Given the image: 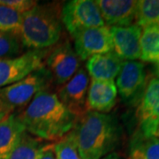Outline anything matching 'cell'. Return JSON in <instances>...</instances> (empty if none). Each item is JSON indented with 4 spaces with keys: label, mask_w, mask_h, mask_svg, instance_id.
<instances>
[{
    "label": "cell",
    "mask_w": 159,
    "mask_h": 159,
    "mask_svg": "<svg viewBox=\"0 0 159 159\" xmlns=\"http://www.w3.org/2000/svg\"><path fill=\"white\" fill-rule=\"evenodd\" d=\"M61 8L59 3L37 4L23 14L18 35L23 48L43 51L57 44L63 32Z\"/></svg>",
    "instance_id": "3"
},
{
    "label": "cell",
    "mask_w": 159,
    "mask_h": 159,
    "mask_svg": "<svg viewBox=\"0 0 159 159\" xmlns=\"http://www.w3.org/2000/svg\"><path fill=\"white\" fill-rule=\"evenodd\" d=\"M70 134L81 159H102L118 145L121 130L115 118L88 111L76 119Z\"/></svg>",
    "instance_id": "2"
},
{
    "label": "cell",
    "mask_w": 159,
    "mask_h": 159,
    "mask_svg": "<svg viewBox=\"0 0 159 159\" xmlns=\"http://www.w3.org/2000/svg\"><path fill=\"white\" fill-rule=\"evenodd\" d=\"M102 159H120L119 157V155L118 153H110L107 156H105L104 157H102Z\"/></svg>",
    "instance_id": "28"
},
{
    "label": "cell",
    "mask_w": 159,
    "mask_h": 159,
    "mask_svg": "<svg viewBox=\"0 0 159 159\" xmlns=\"http://www.w3.org/2000/svg\"><path fill=\"white\" fill-rule=\"evenodd\" d=\"M74 51L80 60H88L95 55L113 51V44L107 26L89 28L75 34Z\"/></svg>",
    "instance_id": "10"
},
{
    "label": "cell",
    "mask_w": 159,
    "mask_h": 159,
    "mask_svg": "<svg viewBox=\"0 0 159 159\" xmlns=\"http://www.w3.org/2000/svg\"><path fill=\"white\" fill-rule=\"evenodd\" d=\"M134 146L141 150L146 159H159V138L157 137L140 139Z\"/></svg>",
    "instance_id": "23"
},
{
    "label": "cell",
    "mask_w": 159,
    "mask_h": 159,
    "mask_svg": "<svg viewBox=\"0 0 159 159\" xmlns=\"http://www.w3.org/2000/svg\"><path fill=\"white\" fill-rule=\"evenodd\" d=\"M52 82L51 74L43 66L16 83L0 89V99L14 111L29 105L37 94L47 90Z\"/></svg>",
    "instance_id": "4"
},
{
    "label": "cell",
    "mask_w": 159,
    "mask_h": 159,
    "mask_svg": "<svg viewBox=\"0 0 159 159\" xmlns=\"http://www.w3.org/2000/svg\"><path fill=\"white\" fill-rule=\"evenodd\" d=\"M37 4V1L34 0H0L1 6L11 8L22 14L33 9Z\"/></svg>",
    "instance_id": "24"
},
{
    "label": "cell",
    "mask_w": 159,
    "mask_h": 159,
    "mask_svg": "<svg viewBox=\"0 0 159 159\" xmlns=\"http://www.w3.org/2000/svg\"><path fill=\"white\" fill-rule=\"evenodd\" d=\"M122 65V59L111 51L89 57L86 67L92 80H113L119 75Z\"/></svg>",
    "instance_id": "15"
},
{
    "label": "cell",
    "mask_w": 159,
    "mask_h": 159,
    "mask_svg": "<svg viewBox=\"0 0 159 159\" xmlns=\"http://www.w3.org/2000/svg\"><path fill=\"white\" fill-rule=\"evenodd\" d=\"M61 19L72 37L86 29L105 26L99 7L93 0L65 2L61 8Z\"/></svg>",
    "instance_id": "5"
},
{
    "label": "cell",
    "mask_w": 159,
    "mask_h": 159,
    "mask_svg": "<svg viewBox=\"0 0 159 159\" xmlns=\"http://www.w3.org/2000/svg\"><path fill=\"white\" fill-rule=\"evenodd\" d=\"M39 159H57L53 149V144L44 145L42 148V152Z\"/></svg>",
    "instance_id": "25"
},
{
    "label": "cell",
    "mask_w": 159,
    "mask_h": 159,
    "mask_svg": "<svg viewBox=\"0 0 159 159\" xmlns=\"http://www.w3.org/2000/svg\"><path fill=\"white\" fill-rule=\"evenodd\" d=\"M136 21L141 28L159 25V0L138 1Z\"/></svg>",
    "instance_id": "19"
},
{
    "label": "cell",
    "mask_w": 159,
    "mask_h": 159,
    "mask_svg": "<svg viewBox=\"0 0 159 159\" xmlns=\"http://www.w3.org/2000/svg\"><path fill=\"white\" fill-rule=\"evenodd\" d=\"M142 138L155 136L159 126V77L146 83L136 111Z\"/></svg>",
    "instance_id": "8"
},
{
    "label": "cell",
    "mask_w": 159,
    "mask_h": 159,
    "mask_svg": "<svg viewBox=\"0 0 159 159\" xmlns=\"http://www.w3.org/2000/svg\"><path fill=\"white\" fill-rule=\"evenodd\" d=\"M142 29L140 59L159 64V25H149Z\"/></svg>",
    "instance_id": "17"
},
{
    "label": "cell",
    "mask_w": 159,
    "mask_h": 159,
    "mask_svg": "<svg viewBox=\"0 0 159 159\" xmlns=\"http://www.w3.org/2000/svg\"><path fill=\"white\" fill-rule=\"evenodd\" d=\"M80 59L68 40L50 48L44 58V66L57 85L66 84L77 73Z\"/></svg>",
    "instance_id": "6"
},
{
    "label": "cell",
    "mask_w": 159,
    "mask_h": 159,
    "mask_svg": "<svg viewBox=\"0 0 159 159\" xmlns=\"http://www.w3.org/2000/svg\"><path fill=\"white\" fill-rule=\"evenodd\" d=\"M146 86V73L143 63L135 60L123 62L117 76L116 87L119 96L127 102L137 100Z\"/></svg>",
    "instance_id": "11"
},
{
    "label": "cell",
    "mask_w": 159,
    "mask_h": 159,
    "mask_svg": "<svg viewBox=\"0 0 159 159\" xmlns=\"http://www.w3.org/2000/svg\"><path fill=\"white\" fill-rule=\"evenodd\" d=\"M128 159H146L144 157L143 154L141 152V150L136 147L133 146L132 149H131L130 156H129V158Z\"/></svg>",
    "instance_id": "27"
},
{
    "label": "cell",
    "mask_w": 159,
    "mask_h": 159,
    "mask_svg": "<svg viewBox=\"0 0 159 159\" xmlns=\"http://www.w3.org/2000/svg\"><path fill=\"white\" fill-rule=\"evenodd\" d=\"M89 86V75L86 69L80 68L57 92L58 100L77 119L88 111L87 96Z\"/></svg>",
    "instance_id": "9"
},
{
    "label": "cell",
    "mask_w": 159,
    "mask_h": 159,
    "mask_svg": "<svg viewBox=\"0 0 159 159\" xmlns=\"http://www.w3.org/2000/svg\"><path fill=\"white\" fill-rule=\"evenodd\" d=\"M25 132L20 115L15 112L0 121V159H9Z\"/></svg>",
    "instance_id": "16"
},
{
    "label": "cell",
    "mask_w": 159,
    "mask_h": 159,
    "mask_svg": "<svg viewBox=\"0 0 159 159\" xmlns=\"http://www.w3.org/2000/svg\"><path fill=\"white\" fill-rule=\"evenodd\" d=\"M104 23L111 27H127L136 20L138 1L135 0H97Z\"/></svg>",
    "instance_id": "13"
},
{
    "label": "cell",
    "mask_w": 159,
    "mask_h": 159,
    "mask_svg": "<svg viewBox=\"0 0 159 159\" xmlns=\"http://www.w3.org/2000/svg\"><path fill=\"white\" fill-rule=\"evenodd\" d=\"M158 67H159V64H158Z\"/></svg>",
    "instance_id": "30"
},
{
    "label": "cell",
    "mask_w": 159,
    "mask_h": 159,
    "mask_svg": "<svg viewBox=\"0 0 159 159\" xmlns=\"http://www.w3.org/2000/svg\"><path fill=\"white\" fill-rule=\"evenodd\" d=\"M20 118L26 132L45 141H58L73 129L77 118L66 108L55 93L40 92Z\"/></svg>",
    "instance_id": "1"
},
{
    "label": "cell",
    "mask_w": 159,
    "mask_h": 159,
    "mask_svg": "<svg viewBox=\"0 0 159 159\" xmlns=\"http://www.w3.org/2000/svg\"><path fill=\"white\" fill-rule=\"evenodd\" d=\"M155 136L159 138V126L158 128H157V132H156V134H155Z\"/></svg>",
    "instance_id": "29"
},
{
    "label": "cell",
    "mask_w": 159,
    "mask_h": 159,
    "mask_svg": "<svg viewBox=\"0 0 159 159\" xmlns=\"http://www.w3.org/2000/svg\"><path fill=\"white\" fill-rule=\"evenodd\" d=\"M23 46L17 35L0 32V59L21 55Z\"/></svg>",
    "instance_id": "21"
},
{
    "label": "cell",
    "mask_w": 159,
    "mask_h": 159,
    "mask_svg": "<svg viewBox=\"0 0 159 159\" xmlns=\"http://www.w3.org/2000/svg\"><path fill=\"white\" fill-rule=\"evenodd\" d=\"M44 145L40 139L31 136L25 132L9 159H39Z\"/></svg>",
    "instance_id": "18"
},
{
    "label": "cell",
    "mask_w": 159,
    "mask_h": 159,
    "mask_svg": "<svg viewBox=\"0 0 159 159\" xmlns=\"http://www.w3.org/2000/svg\"><path fill=\"white\" fill-rule=\"evenodd\" d=\"M48 50L28 51L18 57L1 58L0 89L14 84L44 66V58Z\"/></svg>",
    "instance_id": "7"
},
{
    "label": "cell",
    "mask_w": 159,
    "mask_h": 159,
    "mask_svg": "<svg viewBox=\"0 0 159 159\" xmlns=\"http://www.w3.org/2000/svg\"><path fill=\"white\" fill-rule=\"evenodd\" d=\"M118 89L114 80H91L88 96V111L106 114L116 105Z\"/></svg>",
    "instance_id": "14"
},
{
    "label": "cell",
    "mask_w": 159,
    "mask_h": 159,
    "mask_svg": "<svg viewBox=\"0 0 159 159\" xmlns=\"http://www.w3.org/2000/svg\"><path fill=\"white\" fill-rule=\"evenodd\" d=\"M11 112H13V110L0 99V121L6 119Z\"/></svg>",
    "instance_id": "26"
},
{
    "label": "cell",
    "mask_w": 159,
    "mask_h": 159,
    "mask_svg": "<svg viewBox=\"0 0 159 159\" xmlns=\"http://www.w3.org/2000/svg\"><path fill=\"white\" fill-rule=\"evenodd\" d=\"M142 30L137 24L127 27H110L114 53L126 61L140 58Z\"/></svg>",
    "instance_id": "12"
},
{
    "label": "cell",
    "mask_w": 159,
    "mask_h": 159,
    "mask_svg": "<svg viewBox=\"0 0 159 159\" xmlns=\"http://www.w3.org/2000/svg\"><path fill=\"white\" fill-rule=\"evenodd\" d=\"M53 149L57 159H81L70 132L53 144Z\"/></svg>",
    "instance_id": "22"
},
{
    "label": "cell",
    "mask_w": 159,
    "mask_h": 159,
    "mask_svg": "<svg viewBox=\"0 0 159 159\" xmlns=\"http://www.w3.org/2000/svg\"><path fill=\"white\" fill-rule=\"evenodd\" d=\"M22 17V13L0 5V32L10 33L18 36Z\"/></svg>",
    "instance_id": "20"
}]
</instances>
